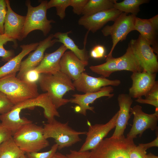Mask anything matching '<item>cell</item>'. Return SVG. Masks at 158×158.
I'll list each match as a JSON object with an SVG mask.
<instances>
[{
  "instance_id": "9c48e42d",
  "label": "cell",
  "mask_w": 158,
  "mask_h": 158,
  "mask_svg": "<svg viewBox=\"0 0 158 158\" xmlns=\"http://www.w3.org/2000/svg\"><path fill=\"white\" fill-rule=\"evenodd\" d=\"M129 44L140 62L142 71L157 73V56L154 54L150 44L140 35L137 39H132Z\"/></svg>"
},
{
  "instance_id": "f35d334b",
  "label": "cell",
  "mask_w": 158,
  "mask_h": 158,
  "mask_svg": "<svg viewBox=\"0 0 158 158\" xmlns=\"http://www.w3.org/2000/svg\"><path fill=\"white\" fill-rule=\"evenodd\" d=\"M68 158H91L90 152H80L71 150L70 153L66 154Z\"/></svg>"
},
{
  "instance_id": "e575fe53",
  "label": "cell",
  "mask_w": 158,
  "mask_h": 158,
  "mask_svg": "<svg viewBox=\"0 0 158 158\" xmlns=\"http://www.w3.org/2000/svg\"><path fill=\"white\" fill-rule=\"evenodd\" d=\"M88 0H71L70 6L73 8V13L78 15L82 14Z\"/></svg>"
},
{
  "instance_id": "ba28073f",
  "label": "cell",
  "mask_w": 158,
  "mask_h": 158,
  "mask_svg": "<svg viewBox=\"0 0 158 158\" xmlns=\"http://www.w3.org/2000/svg\"><path fill=\"white\" fill-rule=\"evenodd\" d=\"M122 13L111 25H107L103 28L102 32L104 36H111L112 45L107 57L112 56L113 51L120 41L125 40L131 31L134 30L136 18L135 15Z\"/></svg>"
},
{
  "instance_id": "83f0119b",
  "label": "cell",
  "mask_w": 158,
  "mask_h": 158,
  "mask_svg": "<svg viewBox=\"0 0 158 158\" xmlns=\"http://www.w3.org/2000/svg\"><path fill=\"white\" fill-rule=\"evenodd\" d=\"M93 72L106 78L113 73L117 71L115 58L112 56L107 57L106 62L101 64L90 67Z\"/></svg>"
},
{
  "instance_id": "9a60e30c",
  "label": "cell",
  "mask_w": 158,
  "mask_h": 158,
  "mask_svg": "<svg viewBox=\"0 0 158 158\" xmlns=\"http://www.w3.org/2000/svg\"><path fill=\"white\" fill-rule=\"evenodd\" d=\"M113 90V87L109 86L103 87L99 91L94 92L73 95H72L73 98L69 99L70 102L78 105L75 108L76 112L85 116L87 110L94 112V107L90 106V104L93 103L97 99L102 97H107L108 98L112 97L114 94L111 93Z\"/></svg>"
},
{
  "instance_id": "d6a6232c",
  "label": "cell",
  "mask_w": 158,
  "mask_h": 158,
  "mask_svg": "<svg viewBox=\"0 0 158 158\" xmlns=\"http://www.w3.org/2000/svg\"><path fill=\"white\" fill-rule=\"evenodd\" d=\"M40 74L35 68L32 69L27 71L20 79L29 83L36 84L38 82Z\"/></svg>"
},
{
  "instance_id": "8992f818",
  "label": "cell",
  "mask_w": 158,
  "mask_h": 158,
  "mask_svg": "<svg viewBox=\"0 0 158 158\" xmlns=\"http://www.w3.org/2000/svg\"><path fill=\"white\" fill-rule=\"evenodd\" d=\"M44 134L47 139L53 138L61 150L72 146L82 140L80 135L86 134V131H80L72 129L68 122L62 123L54 118L51 121L44 124Z\"/></svg>"
},
{
  "instance_id": "cb8c5ba5",
  "label": "cell",
  "mask_w": 158,
  "mask_h": 158,
  "mask_svg": "<svg viewBox=\"0 0 158 158\" xmlns=\"http://www.w3.org/2000/svg\"><path fill=\"white\" fill-rule=\"evenodd\" d=\"M117 71H127L133 73L143 71L140 62L129 44L126 53L115 58Z\"/></svg>"
},
{
  "instance_id": "484cf974",
  "label": "cell",
  "mask_w": 158,
  "mask_h": 158,
  "mask_svg": "<svg viewBox=\"0 0 158 158\" xmlns=\"http://www.w3.org/2000/svg\"><path fill=\"white\" fill-rule=\"evenodd\" d=\"M23 154L12 137L0 145V158H20Z\"/></svg>"
},
{
  "instance_id": "f1b7e54d",
  "label": "cell",
  "mask_w": 158,
  "mask_h": 158,
  "mask_svg": "<svg viewBox=\"0 0 158 158\" xmlns=\"http://www.w3.org/2000/svg\"><path fill=\"white\" fill-rule=\"evenodd\" d=\"M71 0H51L48 1L47 9L53 7L56 8V15L61 20H63L66 16V10L70 6Z\"/></svg>"
},
{
  "instance_id": "44dd1931",
  "label": "cell",
  "mask_w": 158,
  "mask_h": 158,
  "mask_svg": "<svg viewBox=\"0 0 158 158\" xmlns=\"http://www.w3.org/2000/svg\"><path fill=\"white\" fill-rule=\"evenodd\" d=\"M67 49L63 44L54 52L45 53L42 60L35 69L40 74H54L60 71V60Z\"/></svg>"
},
{
  "instance_id": "7a4b0ae2",
  "label": "cell",
  "mask_w": 158,
  "mask_h": 158,
  "mask_svg": "<svg viewBox=\"0 0 158 158\" xmlns=\"http://www.w3.org/2000/svg\"><path fill=\"white\" fill-rule=\"evenodd\" d=\"M38 82L41 89L48 93L57 109L70 102L63 96L67 92L75 90L72 80L61 71L54 74H41Z\"/></svg>"
},
{
  "instance_id": "30bf717a",
  "label": "cell",
  "mask_w": 158,
  "mask_h": 158,
  "mask_svg": "<svg viewBox=\"0 0 158 158\" xmlns=\"http://www.w3.org/2000/svg\"><path fill=\"white\" fill-rule=\"evenodd\" d=\"M130 112L134 116L132 127L127 134V138L133 139L139 135L141 137L147 129L153 131L157 129L158 111L152 114H148L142 110L141 106L136 105L131 108Z\"/></svg>"
},
{
  "instance_id": "3957f363",
  "label": "cell",
  "mask_w": 158,
  "mask_h": 158,
  "mask_svg": "<svg viewBox=\"0 0 158 158\" xmlns=\"http://www.w3.org/2000/svg\"><path fill=\"white\" fill-rule=\"evenodd\" d=\"M12 137L24 153L39 152L49 145L44 135L43 128L32 123L21 126L13 134Z\"/></svg>"
},
{
  "instance_id": "b9f144b4",
  "label": "cell",
  "mask_w": 158,
  "mask_h": 158,
  "mask_svg": "<svg viewBox=\"0 0 158 158\" xmlns=\"http://www.w3.org/2000/svg\"><path fill=\"white\" fill-rule=\"evenodd\" d=\"M142 146L146 150L149 149L150 148L156 147H158V136L156 138L152 141L145 144L141 143Z\"/></svg>"
},
{
  "instance_id": "f6af8a7d",
  "label": "cell",
  "mask_w": 158,
  "mask_h": 158,
  "mask_svg": "<svg viewBox=\"0 0 158 158\" xmlns=\"http://www.w3.org/2000/svg\"><path fill=\"white\" fill-rule=\"evenodd\" d=\"M20 158H28L26 155L25 154H23L20 157Z\"/></svg>"
},
{
  "instance_id": "6da1fadb",
  "label": "cell",
  "mask_w": 158,
  "mask_h": 158,
  "mask_svg": "<svg viewBox=\"0 0 158 158\" xmlns=\"http://www.w3.org/2000/svg\"><path fill=\"white\" fill-rule=\"evenodd\" d=\"M39 107L44 110V117L47 122L60 115L47 92L39 94L37 97L23 101L14 105L9 112L0 115L1 123L13 134L22 126L32 123L25 117H21L20 114L23 109Z\"/></svg>"
},
{
  "instance_id": "8fae6325",
  "label": "cell",
  "mask_w": 158,
  "mask_h": 158,
  "mask_svg": "<svg viewBox=\"0 0 158 158\" xmlns=\"http://www.w3.org/2000/svg\"><path fill=\"white\" fill-rule=\"evenodd\" d=\"M118 111L107 123L92 125L88 121V131L85 141L79 151L85 152L95 148L109 132L115 127L118 115Z\"/></svg>"
},
{
  "instance_id": "2e32d148",
  "label": "cell",
  "mask_w": 158,
  "mask_h": 158,
  "mask_svg": "<svg viewBox=\"0 0 158 158\" xmlns=\"http://www.w3.org/2000/svg\"><path fill=\"white\" fill-rule=\"evenodd\" d=\"M158 29V15L149 19L136 17L134 30L139 32L140 35L152 46L154 52L158 54L157 32Z\"/></svg>"
},
{
  "instance_id": "836d02e7",
  "label": "cell",
  "mask_w": 158,
  "mask_h": 158,
  "mask_svg": "<svg viewBox=\"0 0 158 158\" xmlns=\"http://www.w3.org/2000/svg\"><path fill=\"white\" fill-rule=\"evenodd\" d=\"M146 150L139 144L138 146L135 145L133 146L129 152V158H145L146 155Z\"/></svg>"
},
{
  "instance_id": "7bdbcfd3",
  "label": "cell",
  "mask_w": 158,
  "mask_h": 158,
  "mask_svg": "<svg viewBox=\"0 0 158 158\" xmlns=\"http://www.w3.org/2000/svg\"><path fill=\"white\" fill-rule=\"evenodd\" d=\"M52 158H68V157L66 155H65L59 152H56Z\"/></svg>"
},
{
  "instance_id": "e0dca14e",
  "label": "cell",
  "mask_w": 158,
  "mask_h": 158,
  "mask_svg": "<svg viewBox=\"0 0 158 158\" xmlns=\"http://www.w3.org/2000/svg\"><path fill=\"white\" fill-rule=\"evenodd\" d=\"M157 73L142 71L133 73L130 78L132 85L129 89V95L134 98L145 96L154 85Z\"/></svg>"
},
{
  "instance_id": "5bb4252c",
  "label": "cell",
  "mask_w": 158,
  "mask_h": 158,
  "mask_svg": "<svg viewBox=\"0 0 158 158\" xmlns=\"http://www.w3.org/2000/svg\"><path fill=\"white\" fill-rule=\"evenodd\" d=\"M122 13L114 8L89 16H83L78 20V23L89 32L94 33L102 28L108 22L114 21Z\"/></svg>"
},
{
  "instance_id": "f546056e",
  "label": "cell",
  "mask_w": 158,
  "mask_h": 158,
  "mask_svg": "<svg viewBox=\"0 0 158 158\" xmlns=\"http://www.w3.org/2000/svg\"><path fill=\"white\" fill-rule=\"evenodd\" d=\"M16 40L11 38L5 34L0 35V57L4 61H8L14 57V52L13 50H6L4 45L8 42H12L15 46Z\"/></svg>"
},
{
  "instance_id": "ffe728a7",
  "label": "cell",
  "mask_w": 158,
  "mask_h": 158,
  "mask_svg": "<svg viewBox=\"0 0 158 158\" xmlns=\"http://www.w3.org/2000/svg\"><path fill=\"white\" fill-rule=\"evenodd\" d=\"M118 101L119 110L118 111L115 129L110 137L112 138H120L124 136L125 130L131 115L130 112L133 100L129 95L126 94H119L118 97Z\"/></svg>"
},
{
  "instance_id": "1f68e13d",
  "label": "cell",
  "mask_w": 158,
  "mask_h": 158,
  "mask_svg": "<svg viewBox=\"0 0 158 158\" xmlns=\"http://www.w3.org/2000/svg\"><path fill=\"white\" fill-rule=\"evenodd\" d=\"M14 106L6 95L0 91V115L9 112Z\"/></svg>"
},
{
  "instance_id": "d4e9b609",
  "label": "cell",
  "mask_w": 158,
  "mask_h": 158,
  "mask_svg": "<svg viewBox=\"0 0 158 158\" xmlns=\"http://www.w3.org/2000/svg\"><path fill=\"white\" fill-rule=\"evenodd\" d=\"M117 0H88L82 13L83 16H89L97 12L114 8Z\"/></svg>"
},
{
  "instance_id": "7c38bea8",
  "label": "cell",
  "mask_w": 158,
  "mask_h": 158,
  "mask_svg": "<svg viewBox=\"0 0 158 158\" xmlns=\"http://www.w3.org/2000/svg\"><path fill=\"white\" fill-rule=\"evenodd\" d=\"M121 83V81L119 80H110L102 76L95 77L84 72L73 82L75 89L85 94L97 92L104 87L117 86Z\"/></svg>"
},
{
  "instance_id": "d6986e66",
  "label": "cell",
  "mask_w": 158,
  "mask_h": 158,
  "mask_svg": "<svg viewBox=\"0 0 158 158\" xmlns=\"http://www.w3.org/2000/svg\"><path fill=\"white\" fill-rule=\"evenodd\" d=\"M88 64V61H82L71 51H66L60 60V71L74 81L83 72Z\"/></svg>"
},
{
  "instance_id": "ac0fdd59",
  "label": "cell",
  "mask_w": 158,
  "mask_h": 158,
  "mask_svg": "<svg viewBox=\"0 0 158 158\" xmlns=\"http://www.w3.org/2000/svg\"><path fill=\"white\" fill-rule=\"evenodd\" d=\"M5 1L7 11L4 25V34L13 39L22 41L26 16L15 13L11 8L9 1Z\"/></svg>"
},
{
  "instance_id": "d590c367",
  "label": "cell",
  "mask_w": 158,
  "mask_h": 158,
  "mask_svg": "<svg viewBox=\"0 0 158 158\" xmlns=\"http://www.w3.org/2000/svg\"><path fill=\"white\" fill-rule=\"evenodd\" d=\"M7 11L5 0H0V35L4 34V25Z\"/></svg>"
},
{
  "instance_id": "5b68a950",
  "label": "cell",
  "mask_w": 158,
  "mask_h": 158,
  "mask_svg": "<svg viewBox=\"0 0 158 158\" xmlns=\"http://www.w3.org/2000/svg\"><path fill=\"white\" fill-rule=\"evenodd\" d=\"M47 0H41L40 4L33 7L30 1L25 2L27 12L22 31V40L26 38L31 32L36 30H40L46 36L51 28L52 23L55 22L53 20H48L47 16Z\"/></svg>"
},
{
  "instance_id": "4fadbf2b",
  "label": "cell",
  "mask_w": 158,
  "mask_h": 158,
  "mask_svg": "<svg viewBox=\"0 0 158 158\" xmlns=\"http://www.w3.org/2000/svg\"><path fill=\"white\" fill-rule=\"evenodd\" d=\"M54 38L53 34L50 35L44 40L40 41L36 49L30 53L28 57L22 61L20 69L16 77L20 79L28 71L35 68L40 63L43 58L44 53L46 49L58 42Z\"/></svg>"
},
{
  "instance_id": "ab89813d",
  "label": "cell",
  "mask_w": 158,
  "mask_h": 158,
  "mask_svg": "<svg viewBox=\"0 0 158 158\" xmlns=\"http://www.w3.org/2000/svg\"><path fill=\"white\" fill-rule=\"evenodd\" d=\"M145 99L150 100H158V82L156 81L154 85L145 96Z\"/></svg>"
},
{
  "instance_id": "74e56055",
  "label": "cell",
  "mask_w": 158,
  "mask_h": 158,
  "mask_svg": "<svg viewBox=\"0 0 158 158\" xmlns=\"http://www.w3.org/2000/svg\"><path fill=\"white\" fill-rule=\"evenodd\" d=\"M12 131L0 123V145L12 137Z\"/></svg>"
},
{
  "instance_id": "603a6c76",
  "label": "cell",
  "mask_w": 158,
  "mask_h": 158,
  "mask_svg": "<svg viewBox=\"0 0 158 158\" xmlns=\"http://www.w3.org/2000/svg\"><path fill=\"white\" fill-rule=\"evenodd\" d=\"M89 32H87L84 40V47L83 49H80L74 41L69 37L68 34L71 32L69 31L66 32H57L54 34V37L58 40V42L62 43L67 49L73 52L81 60L88 61L89 57L86 45L87 35Z\"/></svg>"
},
{
  "instance_id": "4dcf8cb0",
  "label": "cell",
  "mask_w": 158,
  "mask_h": 158,
  "mask_svg": "<svg viewBox=\"0 0 158 158\" xmlns=\"http://www.w3.org/2000/svg\"><path fill=\"white\" fill-rule=\"evenodd\" d=\"M58 150L56 144L53 145L50 149L46 152H35L26 153L28 158H52Z\"/></svg>"
},
{
  "instance_id": "ee69618b",
  "label": "cell",
  "mask_w": 158,
  "mask_h": 158,
  "mask_svg": "<svg viewBox=\"0 0 158 158\" xmlns=\"http://www.w3.org/2000/svg\"><path fill=\"white\" fill-rule=\"evenodd\" d=\"M146 158H158V157L151 153H150L148 154H146Z\"/></svg>"
},
{
  "instance_id": "60d3db41",
  "label": "cell",
  "mask_w": 158,
  "mask_h": 158,
  "mask_svg": "<svg viewBox=\"0 0 158 158\" xmlns=\"http://www.w3.org/2000/svg\"><path fill=\"white\" fill-rule=\"evenodd\" d=\"M135 101L140 103L149 104L153 105L156 107L155 110H158V100H150L140 98L137 99Z\"/></svg>"
},
{
  "instance_id": "bcb514c9",
  "label": "cell",
  "mask_w": 158,
  "mask_h": 158,
  "mask_svg": "<svg viewBox=\"0 0 158 158\" xmlns=\"http://www.w3.org/2000/svg\"><path fill=\"white\" fill-rule=\"evenodd\" d=\"M145 158H146L145 157Z\"/></svg>"
},
{
  "instance_id": "277c9868",
  "label": "cell",
  "mask_w": 158,
  "mask_h": 158,
  "mask_svg": "<svg viewBox=\"0 0 158 158\" xmlns=\"http://www.w3.org/2000/svg\"><path fill=\"white\" fill-rule=\"evenodd\" d=\"M0 91L6 95L14 105L39 95L37 84L27 83L14 75L0 78Z\"/></svg>"
},
{
  "instance_id": "52a82bcc",
  "label": "cell",
  "mask_w": 158,
  "mask_h": 158,
  "mask_svg": "<svg viewBox=\"0 0 158 158\" xmlns=\"http://www.w3.org/2000/svg\"><path fill=\"white\" fill-rule=\"evenodd\" d=\"M135 145L133 139L124 136L106 138L91 150V158H129V150Z\"/></svg>"
},
{
  "instance_id": "4316f807",
  "label": "cell",
  "mask_w": 158,
  "mask_h": 158,
  "mask_svg": "<svg viewBox=\"0 0 158 158\" xmlns=\"http://www.w3.org/2000/svg\"><path fill=\"white\" fill-rule=\"evenodd\" d=\"M149 2L148 0H124L119 3L116 2L114 8L122 12L136 16L140 11V5Z\"/></svg>"
},
{
  "instance_id": "7402d4cb",
  "label": "cell",
  "mask_w": 158,
  "mask_h": 158,
  "mask_svg": "<svg viewBox=\"0 0 158 158\" xmlns=\"http://www.w3.org/2000/svg\"><path fill=\"white\" fill-rule=\"evenodd\" d=\"M39 42L20 46L21 51L18 55L0 67V78L10 75H16L19 71L23 59L33 50H35Z\"/></svg>"
},
{
  "instance_id": "8d00e7d4",
  "label": "cell",
  "mask_w": 158,
  "mask_h": 158,
  "mask_svg": "<svg viewBox=\"0 0 158 158\" xmlns=\"http://www.w3.org/2000/svg\"><path fill=\"white\" fill-rule=\"evenodd\" d=\"M105 49L101 45H96L94 47L90 53V56L94 59H99L105 56Z\"/></svg>"
}]
</instances>
